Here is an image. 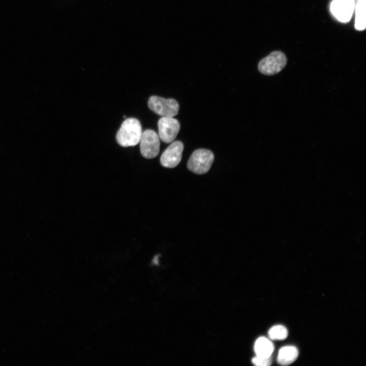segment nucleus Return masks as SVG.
<instances>
[{
  "instance_id": "5",
  "label": "nucleus",
  "mask_w": 366,
  "mask_h": 366,
  "mask_svg": "<svg viewBox=\"0 0 366 366\" xmlns=\"http://www.w3.org/2000/svg\"><path fill=\"white\" fill-rule=\"evenodd\" d=\"M139 142L140 152L143 157L152 159L159 154L160 138L155 131L146 129L142 132Z\"/></svg>"
},
{
  "instance_id": "2",
  "label": "nucleus",
  "mask_w": 366,
  "mask_h": 366,
  "mask_svg": "<svg viewBox=\"0 0 366 366\" xmlns=\"http://www.w3.org/2000/svg\"><path fill=\"white\" fill-rule=\"evenodd\" d=\"M214 161V155L212 151L204 148L195 150L190 156L187 167L191 172L203 174L210 169Z\"/></svg>"
},
{
  "instance_id": "3",
  "label": "nucleus",
  "mask_w": 366,
  "mask_h": 366,
  "mask_svg": "<svg viewBox=\"0 0 366 366\" xmlns=\"http://www.w3.org/2000/svg\"><path fill=\"white\" fill-rule=\"evenodd\" d=\"M287 62V57L283 52L275 51L259 62L258 69L264 75H273L281 71Z\"/></svg>"
},
{
  "instance_id": "12",
  "label": "nucleus",
  "mask_w": 366,
  "mask_h": 366,
  "mask_svg": "<svg viewBox=\"0 0 366 366\" xmlns=\"http://www.w3.org/2000/svg\"><path fill=\"white\" fill-rule=\"evenodd\" d=\"M268 336L273 340H283L288 336L287 328L281 325L272 326L268 331Z\"/></svg>"
},
{
  "instance_id": "8",
  "label": "nucleus",
  "mask_w": 366,
  "mask_h": 366,
  "mask_svg": "<svg viewBox=\"0 0 366 366\" xmlns=\"http://www.w3.org/2000/svg\"><path fill=\"white\" fill-rule=\"evenodd\" d=\"M354 0H333L330 5V11L340 21H349L355 8Z\"/></svg>"
},
{
  "instance_id": "9",
  "label": "nucleus",
  "mask_w": 366,
  "mask_h": 366,
  "mask_svg": "<svg viewBox=\"0 0 366 366\" xmlns=\"http://www.w3.org/2000/svg\"><path fill=\"white\" fill-rule=\"evenodd\" d=\"M298 352L293 346H285L281 348L278 356V362L283 365H287L293 363L297 358Z\"/></svg>"
},
{
  "instance_id": "6",
  "label": "nucleus",
  "mask_w": 366,
  "mask_h": 366,
  "mask_svg": "<svg viewBox=\"0 0 366 366\" xmlns=\"http://www.w3.org/2000/svg\"><path fill=\"white\" fill-rule=\"evenodd\" d=\"M159 138L166 143L173 142L180 129V124L173 117H162L158 122Z\"/></svg>"
},
{
  "instance_id": "4",
  "label": "nucleus",
  "mask_w": 366,
  "mask_h": 366,
  "mask_svg": "<svg viewBox=\"0 0 366 366\" xmlns=\"http://www.w3.org/2000/svg\"><path fill=\"white\" fill-rule=\"evenodd\" d=\"M149 109L162 117H174L178 112V103L174 99H165L157 96L150 97L148 101Z\"/></svg>"
},
{
  "instance_id": "1",
  "label": "nucleus",
  "mask_w": 366,
  "mask_h": 366,
  "mask_svg": "<svg viewBox=\"0 0 366 366\" xmlns=\"http://www.w3.org/2000/svg\"><path fill=\"white\" fill-rule=\"evenodd\" d=\"M142 133L140 121L135 118H128L117 132V142L123 147L133 146L139 143Z\"/></svg>"
},
{
  "instance_id": "7",
  "label": "nucleus",
  "mask_w": 366,
  "mask_h": 366,
  "mask_svg": "<svg viewBox=\"0 0 366 366\" xmlns=\"http://www.w3.org/2000/svg\"><path fill=\"white\" fill-rule=\"evenodd\" d=\"M183 150L184 144L181 141L172 142L162 154L161 164L166 168L175 167L181 161Z\"/></svg>"
},
{
  "instance_id": "13",
  "label": "nucleus",
  "mask_w": 366,
  "mask_h": 366,
  "mask_svg": "<svg viewBox=\"0 0 366 366\" xmlns=\"http://www.w3.org/2000/svg\"><path fill=\"white\" fill-rule=\"evenodd\" d=\"M252 363L256 365L268 366L271 363V357H263L255 356L252 360Z\"/></svg>"
},
{
  "instance_id": "10",
  "label": "nucleus",
  "mask_w": 366,
  "mask_h": 366,
  "mask_svg": "<svg viewBox=\"0 0 366 366\" xmlns=\"http://www.w3.org/2000/svg\"><path fill=\"white\" fill-rule=\"evenodd\" d=\"M273 350V344L269 340L265 337L259 338L254 344V351L257 356L270 357Z\"/></svg>"
},
{
  "instance_id": "11",
  "label": "nucleus",
  "mask_w": 366,
  "mask_h": 366,
  "mask_svg": "<svg viewBox=\"0 0 366 366\" xmlns=\"http://www.w3.org/2000/svg\"><path fill=\"white\" fill-rule=\"evenodd\" d=\"M355 5V27L357 30H364L366 26V0H357Z\"/></svg>"
}]
</instances>
